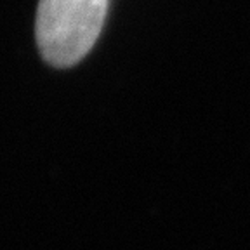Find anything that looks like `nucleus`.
I'll return each instance as SVG.
<instances>
[{
	"label": "nucleus",
	"instance_id": "f257e3e1",
	"mask_svg": "<svg viewBox=\"0 0 250 250\" xmlns=\"http://www.w3.org/2000/svg\"><path fill=\"white\" fill-rule=\"evenodd\" d=\"M108 12V0H40L35 37L43 59L56 68L80 62L94 47Z\"/></svg>",
	"mask_w": 250,
	"mask_h": 250
}]
</instances>
